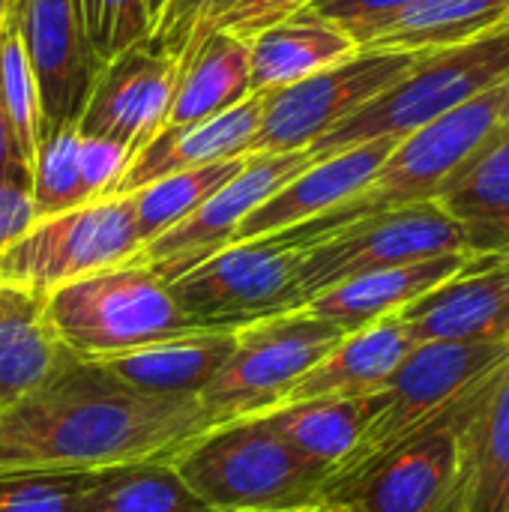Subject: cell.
Returning a JSON list of instances; mask_svg holds the SVG:
<instances>
[{"instance_id": "1", "label": "cell", "mask_w": 509, "mask_h": 512, "mask_svg": "<svg viewBox=\"0 0 509 512\" xmlns=\"http://www.w3.org/2000/svg\"><path fill=\"white\" fill-rule=\"evenodd\" d=\"M204 432L210 423L198 396L138 393L99 363L75 357L0 411V477L174 462Z\"/></svg>"}, {"instance_id": "2", "label": "cell", "mask_w": 509, "mask_h": 512, "mask_svg": "<svg viewBox=\"0 0 509 512\" xmlns=\"http://www.w3.org/2000/svg\"><path fill=\"white\" fill-rule=\"evenodd\" d=\"M504 126H509V78L399 138L387 162L354 198L279 234L294 246H309L357 219L435 201L444 183L462 165H468Z\"/></svg>"}, {"instance_id": "3", "label": "cell", "mask_w": 509, "mask_h": 512, "mask_svg": "<svg viewBox=\"0 0 509 512\" xmlns=\"http://www.w3.org/2000/svg\"><path fill=\"white\" fill-rule=\"evenodd\" d=\"M45 315L60 342L87 363L204 330L177 303L171 282L138 258L60 285L45 297Z\"/></svg>"}, {"instance_id": "4", "label": "cell", "mask_w": 509, "mask_h": 512, "mask_svg": "<svg viewBox=\"0 0 509 512\" xmlns=\"http://www.w3.org/2000/svg\"><path fill=\"white\" fill-rule=\"evenodd\" d=\"M171 465L213 512L306 507L321 501L330 474L300 456L264 414L204 432Z\"/></svg>"}, {"instance_id": "5", "label": "cell", "mask_w": 509, "mask_h": 512, "mask_svg": "<svg viewBox=\"0 0 509 512\" xmlns=\"http://www.w3.org/2000/svg\"><path fill=\"white\" fill-rule=\"evenodd\" d=\"M507 78L509 18H504L459 45L426 51L405 78L321 135L306 153L318 162L375 138H405Z\"/></svg>"}, {"instance_id": "6", "label": "cell", "mask_w": 509, "mask_h": 512, "mask_svg": "<svg viewBox=\"0 0 509 512\" xmlns=\"http://www.w3.org/2000/svg\"><path fill=\"white\" fill-rule=\"evenodd\" d=\"M509 357L507 339L486 342H429L417 345L393 378L378 390L381 408L354 444V450L330 471L321 501L351 483L405 438L420 432L444 408H450L465 390L492 375Z\"/></svg>"}, {"instance_id": "7", "label": "cell", "mask_w": 509, "mask_h": 512, "mask_svg": "<svg viewBox=\"0 0 509 512\" xmlns=\"http://www.w3.org/2000/svg\"><path fill=\"white\" fill-rule=\"evenodd\" d=\"M489 378L324 501L357 512H468L465 426Z\"/></svg>"}, {"instance_id": "8", "label": "cell", "mask_w": 509, "mask_h": 512, "mask_svg": "<svg viewBox=\"0 0 509 512\" xmlns=\"http://www.w3.org/2000/svg\"><path fill=\"white\" fill-rule=\"evenodd\" d=\"M348 333L303 309L237 330V345L219 375L198 393L210 429L267 414Z\"/></svg>"}, {"instance_id": "9", "label": "cell", "mask_w": 509, "mask_h": 512, "mask_svg": "<svg viewBox=\"0 0 509 512\" xmlns=\"http://www.w3.org/2000/svg\"><path fill=\"white\" fill-rule=\"evenodd\" d=\"M141 252L129 195L102 198L36 219L0 252V282L51 294L81 276L132 261Z\"/></svg>"}, {"instance_id": "10", "label": "cell", "mask_w": 509, "mask_h": 512, "mask_svg": "<svg viewBox=\"0 0 509 512\" xmlns=\"http://www.w3.org/2000/svg\"><path fill=\"white\" fill-rule=\"evenodd\" d=\"M453 252H468L465 237L459 225L435 201L357 219L303 246L294 309H303L327 288L360 273L414 264Z\"/></svg>"}, {"instance_id": "11", "label": "cell", "mask_w": 509, "mask_h": 512, "mask_svg": "<svg viewBox=\"0 0 509 512\" xmlns=\"http://www.w3.org/2000/svg\"><path fill=\"white\" fill-rule=\"evenodd\" d=\"M300 258L303 246L282 234L231 243L177 276L171 291L204 330H240L294 312Z\"/></svg>"}, {"instance_id": "12", "label": "cell", "mask_w": 509, "mask_h": 512, "mask_svg": "<svg viewBox=\"0 0 509 512\" xmlns=\"http://www.w3.org/2000/svg\"><path fill=\"white\" fill-rule=\"evenodd\" d=\"M423 54L426 51L360 48L336 66H327L291 87L264 93L252 153L309 150L321 135L405 78Z\"/></svg>"}, {"instance_id": "13", "label": "cell", "mask_w": 509, "mask_h": 512, "mask_svg": "<svg viewBox=\"0 0 509 512\" xmlns=\"http://www.w3.org/2000/svg\"><path fill=\"white\" fill-rule=\"evenodd\" d=\"M312 159L306 150L297 153H249L243 168L219 186L201 207H195L183 222L141 246L138 261L150 264L162 279L174 282L189 267L216 255L234 243L237 228L249 213H255L270 195H276L288 180H294Z\"/></svg>"}, {"instance_id": "14", "label": "cell", "mask_w": 509, "mask_h": 512, "mask_svg": "<svg viewBox=\"0 0 509 512\" xmlns=\"http://www.w3.org/2000/svg\"><path fill=\"white\" fill-rule=\"evenodd\" d=\"M12 15L36 78L42 135L78 126L102 69L90 48L78 0H12Z\"/></svg>"}, {"instance_id": "15", "label": "cell", "mask_w": 509, "mask_h": 512, "mask_svg": "<svg viewBox=\"0 0 509 512\" xmlns=\"http://www.w3.org/2000/svg\"><path fill=\"white\" fill-rule=\"evenodd\" d=\"M180 81V63L135 45L99 69L78 132L126 144L138 153L162 126Z\"/></svg>"}, {"instance_id": "16", "label": "cell", "mask_w": 509, "mask_h": 512, "mask_svg": "<svg viewBox=\"0 0 509 512\" xmlns=\"http://www.w3.org/2000/svg\"><path fill=\"white\" fill-rule=\"evenodd\" d=\"M417 345L509 336V252L477 255L462 273L396 312Z\"/></svg>"}, {"instance_id": "17", "label": "cell", "mask_w": 509, "mask_h": 512, "mask_svg": "<svg viewBox=\"0 0 509 512\" xmlns=\"http://www.w3.org/2000/svg\"><path fill=\"white\" fill-rule=\"evenodd\" d=\"M396 144L399 138H375L312 162L243 219L234 234V243L270 237L336 210L375 177V171L387 162Z\"/></svg>"}, {"instance_id": "18", "label": "cell", "mask_w": 509, "mask_h": 512, "mask_svg": "<svg viewBox=\"0 0 509 512\" xmlns=\"http://www.w3.org/2000/svg\"><path fill=\"white\" fill-rule=\"evenodd\" d=\"M261 105H264V93H255L225 114H216V117H207L198 123H186V126H162L132 156V162L120 174L111 198L132 195L141 186H147L159 177L177 174V171L249 156L252 141L258 135V123H261Z\"/></svg>"}, {"instance_id": "19", "label": "cell", "mask_w": 509, "mask_h": 512, "mask_svg": "<svg viewBox=\"0 0 509 512\" xmlns=\"http://www.w3.org/2000/svg\"><path fill=\"white\" fill-rule=\"evenodd\" d=\"M474 258L477 255H471V252H453V255L414 261V264L360 273L354 279H345V282L327 288L315 300H309L303 306V312H309L321 321H330L345 333H354L381 318L402 312L417 297L429 294L441 282L462 273Z\"/></svg>"}, {"instance_id": "20", "label": "cell", "mask_w": 509, "mask_h": 512, "mask_svg": "<svg viewBox=\"0 0 509 512\" xmlns=\"http://www.w3.org/2000/svg\"><path fill=\"white\" fill-rule=\"evenodd\" d=\"M417 348L396 315L348 333L327 357H321L282 402L309 399H360L378 393L405 357ZM279 402V405H282Z\"/></svg>"}, {"instance_id": "21", "label": "cell", "mask_w": 509, "mask_h": 512, "mask_svg": "<svg viewBox=\"0 0 509 512\" xmlns=\"http://www.w3.org/2000/svg\"><path fill=\"white\" fill-rule=\"evenodd\" d=\"M75 354L45 315V294L0 282V411L51 381Z\"/></svg>"}, {"instance_id": "22", "label": "cell", "mask_w": 509, "mask_h": 512, "mask_svg": "<svg viewBox=\"0 0 509 512\" xmlns=\"http://www.w3.org/2000/svg\"><path fill=\"white\" fill-rule=\"evenodd\" d=\"M435 204L459 225L471 255L509 252V126L444 183Z\"/></svg>"}, {"instance_id": "23", "label": "cell", "mask_w": 509, "mask_h": 512, "mask_svg": "<svg viewBox=\"0 0 509 512\" xmlns=\"http://www.w3.org/2000/svg\"><path fill=\"white\" fill-rule=\"evenodd\" d=\"M234 345L237 330H201L102 360L99 366L138 393L198 396L219 375Z\"/></svg>"}, {"instance_id": "24", "label": "cell", "mask_w": 509, "mask_h": 512, "mask_svg": "<svg viewBox=\"0 0 509 512\" xmlns=\"http://www.w3.org/2000/svg\"><path fill=\"white\" fill-rule=\"evenodd\" d=\"M357 51V42L345 30L297 12L249 39L252 93L291 87L327 66L354 57Z\"/></svg>"}, {"instance_id": "25", "label": "cell", "mask_w": 509, "mask_h": 512, "mask_svg": "<svg viewBox=\"0 0 509 512\" xmlns=\"http://www.w3.org/2000/svg\"><path fill=\"white\" fill-rule=\"evenodd\" d=\"M249 96H255L249 84V42L234 33L213 30L180 66L165 126H186L225 114Z\"/></svg>"}, {"instance_id": "26", "label": "cell", "mask_w": 509, "mask_h": 512, "mask_svg": "<svg viewBox=\"0 0 509 512\" xmlns=\"http://www.w3.org/2000/svg\"><path fill=\"white\" fill-rule=\"evenodd\" d=\"M468 512H509V357L486 381L465 426Z\"/></svg>"}, {"instance_id": "27", "label": "cell", "mask_w": 509, "mask_h": 512, "mask_svg": "<svg viewBox=\"0 0 509 512\" xmlns=\"http://www.w3.org/2000/svg\"><path fill=\"white\" fill-rule=\"evenodd\" d=\"M381 408V393L360 399H309L282 402L264 417L306 459L333 471L360 441ZM330 477V474H327Z\"/></svg>"}, {"instance_id": "28", "label": "cell", "mask_w": 509, "mask_h": 512, "mask_svg": "<svg viewBox=\"0 0 509 512\" xmlns=\"http://www.w3.org/2000/svg\"><path fill=\"white\" fill-rule=\"evenodd\" d=\"M509 18V0H417L390 18L363 48L438 51Z\"/></svg>"}, {"instance_id": "29", "label": "cell", "mask_w": 509, "mask_h": 512, "mask_svg": "<svg viewBox=\"0 0 509 512\" xmlns=\"http://www.w3.org/2000/svg\"><path fill=\"white\" fill-rule=\"evenodd\" d=\"M75 512H213L171 462L120 465L87 474Z\"/></svg>"}, {"instance_id": "30", "label": "cell", "mask_w": 509, "mask_h": 512, "mask_svg": "<svg viewBox=\"0 0 509 512\" xmlns=\"http://www.w3.org/2000/svg\"><path fill=\"white\" fill-rule=\"evenodd\" d=\"M243 162H246V156L225 159V162L204 165V168L177 171V174L159 177V180L141 186L138 192H132L129 201H132V216H135V231H138L141 246H147L150 240H156L159 234H165L168 228L183 222L219 186H225L243 168Z\"/></svg>"}, {"instance_id": "31", "label": "cell", "mask_w": 509, "mask_h": 512, "mask_svg": "<svg viewBox=\"0 0 509 512\" xmlns=\"http://www.w3.org/2000/svg\"><path fill=\"white\" fill-rule=\"evenodd\" d=\"M78 144V126H60L39 138L30 162V198L39 219L87 204L81 189Z\"/></svg>"}, {"instance_id": "32", "label": "cell", "mask_w": 509, "mask_h": 512, "mask_svg": "<svg viewBox=\"0 0 509 512\" xmlns=\"http://www.w3.org/2000/svg\"><path fill=\"white\" fill-rule=\"evenodd\" d=\"M0 99L27 159L33 162L36 144L42 138V105H39L36 78L24 54L12 9L0 27Z\"/></svg>"}, {"instance_id": "33", "label": "cell", "mask_w": 509, "mask_h": 512, "mask_svg": "<svg viewBox=\"0 0 509 512\" xmlns=\"http://www.w3.org/2000/svg\"><path fill=\"white\" fill-rule=\"evenodd\" d=\"M237 0H159L147 48L177 60L180 66L219 27Z\"/></svg>"}, {"instance_id": "34", "label": "cell", "mask_w": 509, "mask_h": 512, "mask_svg": "<svg viewBox=\"0 0 509 512\" xmlns=\"http://www.w3.org/2000/svg\"><path fill=\"white\" fill-rule=\"evenodd\" d=\"M78 9L90 48L105 66L117 54L147 42L156 0H78Z\"/></svg>"}, {"instance_id": "35", "label": "cell", "mask_w": 509, "mask_h": 512, "mask_svg": "<svg viewBox=\"0 0 509 512\" xmlns=\"http://www.w3.org/2000/svg\"><path fill=\"white\" fill-rule=\"evenodd\" d=\"M87 474L0 477V512H75Z\"/></svg>"}, {"instance_id": "36", "label": "cell", "mask_w": 509, "mask_h": 512, "mask_svg": "<svg viewBox=\"0 0 509 512\" xmlns=\"http://www.w3.org/2000/svg\"><path fill=\"white\" fill-rule=\"evenodd\" d=\"M417 0H309L300 12L345 30L363 48L390 18Z\"/></svg>"}, {"instance_id": "37", "label": "cell", "mask_w": 509, "mask_h": 512, "mask_svg": "<svg viewBox=\"0 0 509 512\" xmlns=\"http://www.w3.org/2000/svg\"><path fill=\"white\" fill-rule=\"evenodd\" d=\"M132 150L126 144L108 141V138H93V135H81L78 144V165H81V189L87 204L90 201H102L111 198L120 174L126 171V165L132 162Z\"/></svg>"}, {"instance_id": "38", "label": "cell", "mask_w": 509, "mask_h": 512, "mask_svg": "<svg viewBox=\"0 0 509 512\" xmlns=\"http://www.w3.org/2000/svg\"><path fill=\"white\" fill-rule=\"evenodd\" d=\"M309 0H237L234 9L219 21L216 30H225V33H234L240 39H252L258 36L261 30L297 15Z\"/></svg>"}, {"instance_id": "39", "label": "cell", "mask_w": 509, "mask_h": 512, "mask_svg": "<svg viewBox=\"0 0 509 512\" xmlns=\"http://www.w3.org/2000/svg\"><path fill=\"white\" fill-rule=\"evenodd\" d=\"M36 219L39 216H36L30 189L0 180V252L9 249Z\"/></svg>"}, {"instance_id": "40", "label": "cell", "mask_w": 509, "mask_h": 512, "mask_svg": "<svg viewBox=\"0 0 509 512\" xmlns=\"http://www.w3.org/2000/svg\"><path fill=\"white\" fill-rule=\"evenodd\" d=\"M0 180L30 189V159L12 129V120L0 99Z\"/></svg>"}, {"instance_id": "41", "label": "cell", "mask_w": 509, "mask_h": 512, "mask_svg": "<svg viewBox=\"0 0 509 512\" xmlns=\"http://www.w3.org/2000/svg\"><path fill=\"white\" fill-rule=\"evenodd\" d=\"M258 512H357L342 501H315L306 507H291V510H258Z\"/></svg>"}, {"instance_id": "42", "label": "cell", "mask_w": 509, "mask_h": 512, "mask_svg": "<svg viewBox=\"0 0 509 512\" xmlns=\"http://www.w3.org/2000/svg\"><path fill=\"white\" fill-rule=\"evenodd\" d=\"M9 9H12V0H0V27H3V21L9 15Z\"/></svg>"}]
</instances>
